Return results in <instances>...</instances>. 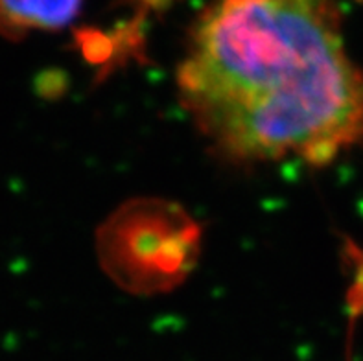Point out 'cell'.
Masks as SVG:
<instances>
[{
    "label": "cell",
    "instance_id": "7a4b0ae2",
    "mask_svg": "<svg viewBox=\"0 0 363 361\" xmlns=\"http://www.w3.org/2000/svg\"><path fill=\"white\" fill-rule=\"evenodd\" d=\"M83 0H0V35L21 39L30 32H55L79 13Z\"/></svg>",
    "mask_w": 363,
    "mask_h": 361
},
{
    "label": "cell",
    "instance_id": "6da1fadb",
    "mask_svg": "<svg viewBox=\"0 0 363 361\" xmlns=\"http://www.w3.org/2000/svg\"><path fill=\"white\" fill-rule=\"evenodd\" d=\"M177 91L230 160L325 166L363 140V69L334 0H218L194 30Z\"/></svg>",
    "mask_w": 363,
    "mask_h": 361
}]
</instances>
